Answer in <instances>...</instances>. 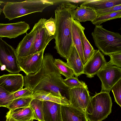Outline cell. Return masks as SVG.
<instances>
[{
	"mask_svg": "<svg viewBox=\"0 0 121 121\" xmlns=\"http://www.w3.org/2000/svg\"><path fill=\"white\" fill-rule=\"evenodd\" d=\"M46 19L41 18L34 26L36 29V33L29 55L45 50L50 41L55 39V37L49 33L45 26L44 23Z\"/></svg>",
	"mask_w": 121,
	"mask_h": 121,
	"instance_id": "ba28073f",
	"label": "cell"
},
{
	"mask_svg": "<svg viewBox=\"0 0 121 121\" xmlns=\"http://www.w3.org/2000/svg\"><path fill=\"white\" fill-rule=\"evenodd\" d=\"M53 62L60 74L64 75L66 79L74 77L73 70L66 63L59 59H54Z\"/></svg>",
	"mask_w": 121,
	"mask_h": 121,
	"instance_id": "cb8c5ba5",
	"label": "cell"
},
{
	"mask_svg": "<svg viewBox=\"0 0 121 121\" xmlns=\"http://www.w3.org/2000/svg\"><path fill=\"white\" fill-rule=\"evenodd\" d=\"M14 99L13 93L7 91L0 86V107L7 108Z\"/></svg>",
	"mask_w": 121,
	"mask_h": 121,
	"instance_id": "83f0119b",
	"label": "cell"
},
{
	"mask_svg": "<svg viewBox=\"0 0 121 121\" xmlns=\"http://www.w3.org/2000/svg\"><path fill=\"white\" fill-rule=\"evenodd\" d=\"M66 60V63L73 70L75 77L78 78L83 74L84 65L73 44L70 55Z\"/></svg>",
	"mask_w": 121,
	"mask_h": 121,
	"instance_id": "ac0fdd59",
	"label": "cell"
},
{
	"mask_svg": "<svg viewBox=\"0 0 121 121\" xmlns=\"http://www.w3.org/2000/svg\"><path fill=\"white\" fill-rule=\"evenodd\" d=\"M121 4V0H88L81 5L96 11Z\"/></svg>",
	"mask_w": 121,
	"mask_h": 121,
	"instance_id": "7402d4cb",
	"label": "cell"
},
{
	"mask_svg": "<svg viewBox=\"0 0 121 121\" xmlns=\"http://www.w3.org/2000/svg\"><path fill=\"white\" fill-rule=\"evenodd\" d=\"M97 75L101 82V92L109 93L114 85L121 79V68L107 62Z\"/></svg>",
	"mask_w": 121,
	"mask_h": 121,
	"instance_id": "52a82bcc",
	"label": "cell"
},
{
	"mask_svg": "<svg viewBox=\"0 0 121 121\" xmlns=\"http://www.w3.org/2000/svg\"><path fill=\"white\" fill-rule=\"evenodd\" d=\"M44 25L49 33L55 37L56 27L55 18L51 17L48 19H46L44 23Z\"/></svg>",
	"mask_w": 121,
	"mask_h": 121,
	"instance_id": "1f68e13d",
	"label": "cell"
},
{
	"mask_svg": "<svg viewBox=\"0 0 121 121\" xmlns=\"http://www.w3.org/2000/svg\"><path fill=\"white\" fill-rule=\"evenodd\" d=\"M88 0H71L68 1L72 4L77 6H80L84 3L87 1Z\"/></svg>",
	"mask_w": 121,
	"mask_h": 121,
	"instance_id": "e575fe53",
	"label": "cell"
},
{
	"mask_svg": "<svg viewBox=\"0 0 121 121\" xmlns=\"http://www.w3.org/2000/svg\"><path fill=\"white\" fill-rule=\"evenodd\" d=\"M63 121H88L85 112L69 105H61Z\"/></svg>",
	"mask_w": 121,
	"mask_h": 121,
	"instance_id": "2e32d148",
	"label": "cell"
},
{
	"mask_svg": "<svg viewBox=\"0 0 121 121\" xmlns=\"http://www.w3.org/2000/svg\"><path fill=\"white\" fill-rule=\"evenodd\" d=\"M91 35L95 46L105 55L121 52V35L119 33L108 31L99 25L95 26Z\"/></svg>",
	"mask_w": 121,
	"mask_h": 121,
	"instance_id": "277c9868",
	"label": "cell"
},
{
	"mask_svg": "<svg viewBox=\"0 0 121 121\" xmlns=\"http://www.w3.org/2000/svg\"><path fill=\"white\" fill-rule=\"evenodd\" d=\"M61 106V104L55 102L43 101L44 121H63Z\"/></svg>",
	"mask_w": 121,
	"mask_h": 121,
	"instance_id": "5bb4252c",
	"label": "cell"
},
{
	"mask_svg": "<svg viewBox=\"0 0 121 121\" xmlns=\"http://www.w3.org/2000/svg\"><path fill=\"white\" fill-rule=\"evenodd\" d=\"M121 17V10L112 13L97 16L95 19L91 22L95 26L100 25L107 21Z\"/></svg>",
	"mask_w": 121,
	"mask_h": 121,
	"instance_id": "4316f807",
	"label": "cell"
},
{
	"mask_svg": "<svg viewBox=\"0 0 121 121\" xmlns=\"http://www.w3.org/2000/svg\"><path fill=\"white\" fill-rule=\"evenodd\" d=\"M30 28L29 25L25 22L9 24L0 23V38H15L26 33Z\"/></svg>",
	"mask_w": 121,
	"mask_h": 121,
	"instance_id": "7c38bea8",
	"label": "cell"
},
{
	"mask_svg": "<svg viewBox=\"0 0 121 121\" xmlns=\"http://www.w3.org/2000/svg\"><path fill=\"white\" fill-rule=\"evenodd\" d=\"M82 25L77 20L72 19L71 32L73 44L78 53L81 61L84 65L83 51L80 31Z\"/></svg>",
	"mask_w": 121,
	"mask_h": 121,
	"instance_id": "ffe728a7",
	"label": "cell"
},
{
	"mask_svg": "<svg viewBox=\"0 0 121 121\" xmlns=\"http://www.w3.org/2000/svg\"><path fill=\"white\" fill-rule=\"evenodd\" d=\"M33 99L32 95L14 99L7 108L9 110L28 107L30 106V103Z\"/></svg>",
	"mask_w": 121,
	"mask_h": 121,
	"instance_id": "484cf974",
	"label": "cell"
},
{
	"mask_svg": "<svg viewBox=\"0 0 121 121\" xmlns=\"http://www.w3.org/2000/svg\"><path fill=\"white\" fill-rule=\"evenodd\" d=\"M97 16L95 10L81 5L77 6L72 14V18L80 22L87 21H90L91 22Z\"/></svg>",
	"mask_w": 121,
	"mask_h": 121,
	"instance_id": "e0dca14e",
	"label": "cell"
},
{
	"mask_svg": "<svg viewBox=\"0 0 121 121\" xmlns=\"http://www.w3.org/2000/svg\"><path fill=\"white\" fill-rule=\"evenodd\" d=\"M23 76L21 74H10L0 76V86L12 93L23 89Z\"/></svg>",
	"mask_w": 121,
	"mask_h": 121,
	"instance_id": "4fadbf2b",
	"label": "cell"
},
{
	"mask_svg": "<svg viewBox=\"0 0 121 121\" xmlns=\"http://www.w3.org/2000/svg\"><path fill=\"white\" fill-rule=\"evenodd\" d=\"M36 33V29L34 26L32 30L26 35L20 42L15 50L17 58L29 55L30 50L32 46Z\"/></svg>",
	"mask_w": 121,
	"mask_h": 121,
	"instance_id": "9a60e30c",
	"label": "cell"
},
{
	"mask_svg": "<svg viewBox=\"0 0 121 121\" xmlns=\"http://www.w3.org/2000/svg\"><path fill=\"white\" fill-rule=\"evenodd\" d=\"M33 92L27 88L23 89L16 91L13 93L14 99L18 98L31 96Z\"/></svg>",
	"mask_w": 121,
	"mask_h": 121,
	"instance_id": "d6a6232c",
	"label": "cell"
},
{
	"mask_svg": "<svg viewBox=\"0 0 121 121\" xmlns=\"http://www.w3.org/2000/svg\"><path fill=\"white\" fill-rule=\"evenodd\" d=\"M78 6L68 0L60 4L55 11L56 30L54 47L57 52L66 60L73 43L71 32L72 14Z\"/></svg>",
	"mask_w": 121,
	"mask_h": 121,
	"instance_id": "7a4b0ae2",
	"label": "cell"
},
{
	"mask_svg": "<svg viewBox=\"0 0 121 121\" xmlns=\"http://www.w3.org/2000/svg\"><path fill=\"white\" fill-rule=\"evenodd\" d=\"M121 10V4L117 5L105 9L95 11L97 16Z\"/></svg>",
	"mask_w": 121,
	"mask_h": 121,
	"instance_id": "836d02e7",
	"label": "cell"
},
{
	"mask_svg": "<svg viewBox=\"0 0 121 121\" xmlns=\"http://www.w3.org/2000/svg\"><path fill=\"white\" fill-rule=\"evenodd\" d=\"M32 96L33 99L53 102L63 105H70L69 99L65 96H57L45 91H38L34 92Z\"/></svg>",
	"mask_w": 121,
	"mask_h": 121,
	"instance_id": "44dd1931",
	"label": "cell"
},
{
	"mask_svg": "<svg viewBox=\"0 0 121 121\" xmlns=\"http://www.w3.org/2000/svg\"><path fill=\"white\" fill-rule=\"evenodd\" d=\"M62 82L66 86L69 88L84 87L87 86L84 82L82 81H80L78 78L75 77L65 79H63Z\"/></svg>",
	"mask_w": 121,
	"mask_h": 121,
	"instance_id": "f1b7e54d",
	"label": "cell"
},
{
	"mask_svg": "<svg viewBox=\"0 0 121 121\" xmlns=\"http://www.w3.org/2000/svg\"><path fill=\"white\" fill-rule=\"evenodd\" d=\"M111 90L113 94L115 101L121 107V79L114 85Z\"/></svg>",
	"mask_w": 121,
	"mask_h": 121,
	"instance_id": "f546056e",
	"label": "cell"
},
{
	"mask_svg": "<svg viewBox=\"0 0 121 121\" xmlns=\"http://www.w3.org/2000/svg\"><path fill=\"white\" fill-rule=\"evenodd\" d=\"M0 65L11 74H19L21 71L15 50L2 38H0Z\"/></svg>",
	"mask_w": 121,
	"mask_h": 121,
	"instance_id": "8992f818",
	"label": "cell"
},
{
	"mask_svg": "<svg viewBox=\"0 0 121 121\" xmlns=\"http://www.w3.org/2000/svg\"><path fill=\"white\" fill-rule=\"evenodd\" d=\"M85 29V28L82 26L80 31V35L83 51L84 64L92 56L95 50L85 36L84 33Z\"/></svg>",
	"mask_w": 121,
	"mask_h": 121,
	"instance_id": "603a6c76",
	"label": "cell"
},
{
	"mask_svg": "<svg viewBox=\"0 0 121 121\" xmlns=\"http://www.w3.org/2000/svg\"><path fill=\"white\" fill-rule=\"evenodd\" d=\"M54 60L51 54L45 53L39 69L35 73L23 76L24 86L33 92L43 91L61 97L62 92L69 96V88L63 82V78L54 63Z\"/></svg>",
	"mask_w": 121,
	"mask_h": 121,
	"instance_id": "6da1fadb",
	"label": "cell"
},
{
	"mask_svg": "<svg viewBox=\"0 0 121 121\" xmlns=\"http://www.w3.org/2000/svg\"><path fill=\"white\" fill-rule=\"evenodd\" d=\"M68 94L69 106L85 112L91 98L87 86L69 88Z\"/></svg>",
	"mask_w": 121,
	"mask_h": 121,
	"instance_id": "9c48e42d",
	"label": "cell"
},
{
	"mask_svg": "<svg viewBox=\"0 0 121 121\" xmlns=\"http://www.w3.org/2000/svg\"><path fill=\"white\" fill-rule=\"evenodd\" d=\"M110 57V60L107 63L109 64L121 68V52H117L108 55Z\"/></svg>",
	"mask_w": 121,
	"mask_h": 121,
	"instance_id": "4dcf8cb0",
	"label": "cell"
},
{
	"mask_svg": "<svg viewBox=\"0 0 121 121\" xmlns=\"http://www.w3.org/2000/svg\"><path fill=\"white\" fill-rule=\"evenodd\" d=\"M4 3V2L3 1H2L0 0V16L1 15V14L2 12L3 11V9H2L1 8H0V6L3 3Z\"/></svg>",
	"mask_w": 121,
	"mask_h": 121,
	"instance_id": "d590c367",
	"label": "cell"
},
{
	"mask_svg": "<svg viewBox=\"0 0 121 121\" xmlns=\"http://www.w3.org/2000/svg\"><path fill=\"white\" fill-rule=\"evenodd\" d=\"M54 4L53 2L48 0L8 2L4 5L2 12L5 18L10 21L30 13L42 12L46 8Z\"/></svg>",
	"mask_w": 121,
	"mask_h": 121,
	"instance_id": "3957f363",
	"label": "cell"
},
{
	"mask_svg": "<svg viewBox=\"0 0 121 121\" xmlns=\"http://www.w3.org/2000/svg\"><path fill=\"white\" fill-rule=\"evenodd\" d=\"M43 101L33 99L31 101L30 106L32 108L34 113V120L39 121H44L43 113Z\"/></svg>",
	"mask_w": 121,
	"mask_h": 121,
	"instance_id": "d4e9b609",
	"label": "cell"
},
{
	"mask_svg": "<svg viewBox=\"0 0 121 121\" xmlns=\"http://www.w3.org/2000/svg\"><path fill=\"white\" fill-rule=\"evenodd\" d=\"M10 117L15 121H29L34 120V113L30 106L26 107L16 108L9 110L6 117Z\"/></svg>",
	"mask_w": 121,
	"mask_h": 121,
	"instance_id": "d6986e66",
	"label": "cell"
},
{
	"mask_svg": "<svg viewBox=\"0 0 121 121\" xmlns=\"http://www.w3.org/2000/svg\"><path fill=\"white\" fill-rule=\"evenodd\" d=\"M107 63L100 51L95 50L92 56L84 65L83 74H85L87 77L92 78L97 75Z\"/></svg>",
	"mask_w": 121,
	"mask_h": 121,
	"instance_id": "8fae6325",
	"label": "cell"
},
{
	"mask_svg": "<svg viewBox=\"0 0 121 121\" xmlns=\"http://www.w3.org/2000/svg\"><path fill=\"white\" fill-rule=\"evenodd\" d=\"M112 103L109 93H95L91 97L85 112L88 121H102L111 112Z\"/></svg>",
	"mask_w": 121,
	"mask_h": 121,
	"instance_id": "5b68a950",
	"label": "cell"
},
{
	"mask_svg": "<svg viewBox=\"0 0 121 121\" xmlns=\"http://www.w3.org/2000/svg\"><path fill=\"white\" fill-rule=\"evenodd\" d=\"M45 50L27 56L17 58L18 63L21 70L26 75L33 74L41 68Z\"/></svg>",
	"mask_w": 121,
	"mask_h": 121,
	"instance_id": "30bf717a",
	"label": "cell"
}]
</instances>
